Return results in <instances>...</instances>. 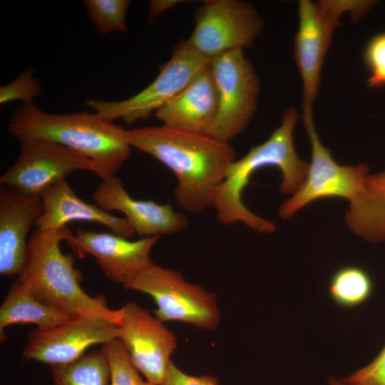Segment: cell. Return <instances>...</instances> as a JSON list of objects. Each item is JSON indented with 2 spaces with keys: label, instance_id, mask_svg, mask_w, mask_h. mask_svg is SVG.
<instances>
[{
  "label": "cell",
  "instance_id": "obj_23",
  "mask_svg": "<svg viewBox=\"0 0 385 385\" xmlns=\"http://www.w3.org/2000/svg\"><path fill=\"white\" fill-rule=\"evenodd\" d=\"M88 16L96 31L101 34L126 32L125 14L128 0H84Z\"/></svg>",
  "mask_w": 385,
  "mask_h": 385
},
{
  "label": "cell",
  "instance_id": "obj_27",
  "mask_svg": "<svg viewBox=\"0 0 385 385\" xmlns=\"http://www.w3.org/2000/svg\"><path fill=\"white\" fill-rule=\"evenodd\" d=\"M341 379L347 385H385V346L370 364Z\"/></svg>",
  "mask_w": 385,
  "mask_h": 385
},
{
  "label": "cell",
  "instance_id": "obj_11",
  "mask_svg": "<svg viewBox=\"0 0 385 385\" xmlns=\"http://www.w3.org/2000/svg\"><path fill=\"white\" fill-rule=\"evenodd\" d=\"M120 324L98 315H77L49 328H35L28 334L22 356L48 365L73 362L91 346L117 339Z\"/></svg>",
  "mask_w": 385,
  "mask_h": 385
},
{
  "label": "cell",
  "instance_id": "obj_4",
  "mask_svg": "<svg viewBox=\"0 0 385 385\" xmlns=\"http://www.w3.org/2000/svg\"><path fill=\"white\" fill-rule=\"evenodd\" d=\"M73 234L67 226L36 228L29 239L26 262L17 279L40 301L69 316L98 315L120 324L121 309H111L103 296L85 292L80 286L81 272L74 268L73 254L61 252V242Z\"/></svg>",
  "mask_w": 385,
  "mask_h": 385
},
{
  "label": "cell",
  "instance_id": "obj_8",
  "mask_svg": "<svg viewBox=\"0 0 385 385\" xmlns=\"http://www.w3.org/2000/svg\"><path fill=\"white\" fill-rule=\"evenodd\" d=\"M218 95V110L210 135L226 143L240 134L253 117L260 85L242 49L210 60Z\"/></svg>",
  "mask_w": 385,
  "mask_h": 385
},
{
  "label": "cell",
  "instance_id": "obj_18",
  "mask_svg": "<svg viewBox=\"0 0 385 385\" xmlns=\"http://www.w3.org/2000/svg\"><path fill=\"white\" fill-rule=\"evenodd\" d=\"M43 212L35 223L41 230L58 229L72 221H87L101 224L125 238L132 237L135 231L125 217L105 211L96 204L82 200L71 188L66 179L54 183L41 194Z\"/></svg>",
  "mask_w": 385,
  "mask_h": 385
},
{
  "label": "cell",
  "instance_id": "obj_1",
  "mask_svg": "<svg viewBox=\"0 0 385 385\" xmlns=\"http://www.w3.org/2000/svg\"><path fill=\"white\" fill-rule=\"evenodd\" d=\"M128 140L130 146L173 171L178 180L174 189L177 205L189 212L212 206L227 169L236 160L230 143L163 125L129 130Z\"/></svg>",
  "mask_w": 385,
  "mask_h": 385
},
{
  "label": "cell",
  "instance_id": "obj_9",
  "mask_svg": "<svg viewBox=\"0 0 385 385\" xmlns=\"http://www.w3.org/2000/svg\"><path fill=\"white\" fill-rule=\"evenodd\" d=\"M195 28L187 40L205 57L251 47L263 29V20L249 3L207 0L194 14Z\"/></svg>",
  "mask_w": 385,
  "mask_h": 385
},
{
  "label": "cell",
  "instance_id": "obj_20",
  "mask_svg": "<svg viewBox=\"0 0 385 385\" xmlns=\"http://www.w3.org/2000/svg\"><path fill=\"white\" fill-rule=\"evenodd\" d=\"M71 317L40 301L16 278L0 307L1 342L4 341V330L9 326L34 324L38 328H49Z\"/></svg>",
  "mask_w": 385,
  "mask_h": 385
},
{
  "label": "cell",
  "instance_id": "obj_22",
  "mask_svg": "<svg viewBox=\"0 0 385 385\" xmlns=\"http://www.w3.org/2000/svg\"><path fill=\"white\" fill-rule=\"evenodd\" d=\"M373 284L369 274L356 266H346L332 275L329 294L338 305L353 308L366 302L371 296Z\"/></svg>",
  "mask_w": 385,
  "mask_h": 385
},
{
  "label": "cell",
  "instance_id": "obj_5",
  "mask_svg": "<svg viewBox=\"0 0 385 385\" xmlns=\"http://www.w3.org/2000/svg\"><path fill=\"white\" fill-rule=\"evenodd\" d=\"M374 4V1H299L294 56L302 82V118L313 117L312 106L319 88L322 68L340 16L348 11L354 20L359 19Z\"/></svg>",
  "mask_w": 385,
  "mask_h": 385
},
{
  "label": "cell",
  "instance_id": "obj_30",
  "mask_svg": "<svg viewBox=\"0 0 385 385\" xmlns=\"http://www.w3.org/2000/svg\"><path fill=\"white\" fill-rule=\"evenodd\" d=\"M328 381L329 385H347L342 379H337L333 376L329 377Z\"/></svg>",
  "mask_w": 385,
  "mask_h": 385
},
{
  "label": "cell",
  "instance_id": "obj_26",
  "mask_svg": "<svg viewBox=\"0 0 385 385\" xmlns=\"http://www.w3.org/2000/svg\"><path fill=\"white\" fill-rule=\"evenodd\" d=\"M364 61L369 70L367 83L369 88L385 86V32L370 38L364 50Z\"/></svg>",
  "mask_w": 385,
  "mask_h": 385
},
{
  "label": "cell",
  "instance_id": "obj_19",
  "mask_svg": "<svg viewBox=\"0 0 385 385\" xmlns=\"http://www.w3.org/2000/svg\"><path fill=\"white\" fill-rule=\"evenodd\" d=\"M345 221L362 239L385 241V170L367 175L362 190L349 202Z\"/></svg>",
  "mask_w": 385,
  "mask_h": 385
},
{
  "label": "cell",
  "instance_id": "obj_3",
  "mask_svg": "<svg viewBox=\"0 0 385 385\" xmlns=\"http://www.w3.org/2000/svg\"><path fill=\"white\" fill-rule=\"evenodd\" d=\"M298 113L289 108L282 122L261 144L252 147L242 158L235 160L227 169L212 206L218 221L225 225L242 222L262 233L276 230L275 224L250 211L242 201V192L252 175L258 170L274 166L280 170L282 180L279 190L293 195L305 179L309 163L299 158L294 145V129L298 121Z\"/></svg>",
  "mask_w": 385,
  "mask_h": 385
},
{
  "label": "cell",
  "instance_id": "obj_10",
  "mask_svg": "<svg viewBox=\"0 0 385 385\" xmlns=\"http://www.w3.org/2000/svg\"><path fill=\"white\" fill-rule=\"evenodd\" d=\"M303 123L311 143V161L300 187L278 209V214L282 219L292 217L300 209L317 200L339 197L350 202L362 190L369 174V167L364 163L356 165L338 164L333 159L331 151L322 143L313 118H304Z\"/></svg>",
  "mask_w": 385,
  "mask_h": 385
},
{
  "label": "cell",
  "instance_id": "obj_29",
  "mask_svg": "<svg viewBox=\"0 0 385 385\" xmlns=\"http://www.w3.org/2000/svg\"><path fill=\"white\" fill-rule=\"evenodd\" d=\"M181 0H152L149 4L148 21L152 22L155 18L172 9L176 5L184 2Z\"/></svg>",
  "mask_w": 385,
  "mask_h": 385
},
{
  "label": "cell",
  "instance_id": "obj_17",
  "mask_svg": "<svg viewBox=\"0 0 385 385\" xmlns=\"http://www.w3.org/2000/svg\"><path fill=\"white\" fill-rule=\"evenodd\" d=\"M217 110L218 95L210 62L155 114L163 125L209 135Z\"/></svg>",
  "mask_w": 385,
  "mask_h": 385
},
{
  "label": "cell",
  "instance_id": "obj_15",
  "mask_svg": "<svg viewBox=\"0 0 385 385\" xmlns=\"http://www.w3.org/2000/svg\"><path fill=\"white\" fill-rule=\"evenodd\" d=\"M43 212L40 195L0 188V274L19 275L26 262L28 234Z\"/></svg>",
  "mask_w": 385,
  "mask_h": 385
},
{
  "label": "cell",
  "instance_id": "obj_12",
  "mask_svg": "<svg viewBox=\"0 0 385 385\" xmlns=\"http://www.w3.org/2000/svg\"><path fill=\"white\" fill-rule=\"evenodd\" d=\"M118 339L134 367L151 385H162L170 356L177 347L175 335L163 322L134 302L121 308Z\"/></svg>",
  "mask_w": 385,
  "mask_h": 385
},
{
  "label": "cell",
  "instance_id": "obj_13",
  "mask_svg": "<svg viewBox=\"0 0 385 385\" xmlns=\"http://www.w3.org/2000/svg\"><path fill=\"white\" fill-rule=\"evenodd\" d=\"M94 170L91 159L61 145L42 140L20 141L19 155L0 178V185L40 195L75 171L94 173Z\"/></svg>",
  "mask_w": 385,
  "mask_h": 385
},
{
  "label": "cell",
  "instance_id": "obj_24",
  "mask_svg": "<svg viewBox=\"0 0 385 385\" xmlns=\"http://www.w3.org/2000/svg\"><path fill=\"white\" fill-rule=\"evenodd\" d=\"M101 349L108 361L111 385H151L140 376L118 338L103 345Z\"/></svg>",
  "mask_w": 385,
  "mask_h": 385
},
{
  "label": "cell",
  "instance_id": "obj_21",
  "mask_svg": "<svg viewBox=\"0 0 385 385\" xmlns=\"http://www.w3.org/2000/svg\"><path fill=\"white\" fill-rule=\"evenodd\" d=\"M50 367L53 385H107L111 377L108 361L102 349L84 354L73 362Z\"/></svg>",
  "mask_w": 385,
  "mask_h": 385
},
{
  "label": "cell",
  "instance_id": "obj_25",
  "mask_svg": "<svg viewBox=\"0 0 385 385\" xmlns=\"http://www.w3.org/2000/svg\"><path fill=\"white\" fill-rule=\"evenodd\" d=\"M41 91L40 82L34 77L32 68L23 71L15 80L0 88V103L1 105L13 101H21L22 103H32L33 99Z\"/></svg>",
  "mask_w": 385,
  "mask_h": 385
},
{
  "label": "cell",
  "instance_id": "obj_16",
  "mask_svg": "<svg viewBox=\"0 0 385 385\" xmlns=\"http://www.w3.org/2000/svg\"><path fill=\"white\" fill-rule=\"evenodd\" d=\"M96 205L105 211L125 215L135 234L141 238L182 231L188 225L186 216L175 211L170 203L133 199L116 176L102 180L92 195Z\"/></svg>",
  "mask_w": 385,
  "mask_h": 385
},
{
  "label": "cell",
  "instance_id": "obj_28",
  "mask_svg": "<svg viewBox=\"0 0 385 385\" xmlns=\"http://www.w3.org/2000/svg\"><path fill=\"white\" fill-rule=\"evenodd\" d=\"M162 385H218L212 376H191L178 369L171 361Z\"/></svg>",
  "mask_w": 385,
  "mask_h": 385
},
{
  "label": "cell",
  "instance_id": "obj_6",
  "mask_svg": "<svg viewBox=\"0 0 385 385\" xmlns=\"http://www.w3.org/2000/svg\"><path fill=\"white\" fill-rule=\"evenodd\" d=\"M124 287L150 295L158 307L154 314L163 322L178 321L207 330L219 325L215 295L177 271L153 263Z\"/></svg>",
  "mask_w": 385,
  "mask_h": 385
},
{
  "label": "cell",
  "instance_id": "obj_7",
  "mask_svg": "<svg viewBox=\"0 0 385 385\" xmlns=\"http://www.w3.org/2000/svg\"><path fill=\"white\" fill-rule=\"evenodd\" d=\"M210 59L197 52L186 41L178 43L171 58L160 67L158 76L147 87L122 101L90 99L86 105L106 119H122L132 125L147 119L175 98Z\"/></svg>",
  "mask_w": 385,
  "mask_h": 385
},
{
  "label": "cell",
  "instance_id": "obj_2",
  "mask_svg": "<svg viewBox=\"0 0 385 385\" xmlns=\"http://www.w3.org/2000/svg\"><path fill=\"white\" fill-rule=\"evenodd\" d=\"M7 128L19 142H51L87 157L102 180L115 176L131 153L128 130L97 113L52 114L33 103H21L12 113Z\"/></svg>",
  "mask_w": 385,
  "mask_h": 385
},
{
  "label": "cell",
  "instance_id": "obj_14",
  "mask_svg": "<svg viewBox=\"0 0 385 385\" xmlns=\"http://www.w3.org/2000/svg\"><path fill=\"white\" fill-rule=\"evenodd\" d=\"M160 236L130 241L113 232L78 229L66 242L77 257L92 255L107 279L125 287L153 263L150 252Z\"/></svg>",
  "mask_w": 385,
  "mask_h": 385
}]
</instances>
